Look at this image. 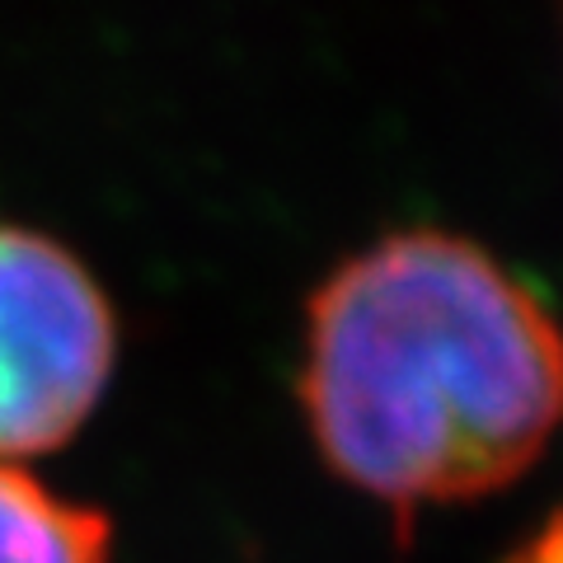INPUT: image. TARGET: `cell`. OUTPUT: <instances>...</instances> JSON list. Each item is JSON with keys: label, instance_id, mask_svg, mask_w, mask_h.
I'll return each mask as SVG.
<instances>
[{"label": "cell", "instance_id": "1", "mask_svg": "<svg viewBox=\"0 0 563 563\" xmlns=\"http://www.w3.org/2000/svg\"><path fill=\"white\" fill-rule=\"evenodd\" d=\"M301 409L324 465L399 517L484 498L563 428V324L474 240L385 235L310 296Z\"/></svg>", "mask_w": 563, "mask_h": 563}, {"label": "cell", "instance_id": "2", "mask_svg": "<svg viewBox=\"0 0 563 563\" xmlns=\"http://www.w3.org/2000/svg\"><path fill=\"white\" fill-rule=\"evenodd\" d=\"M118 324L57 240L0 225V465L70 442L109 390Z\"/></svg>", "mask_w": 563, "mask_h": 563}, {"label": "cell", "instance_id": "3", "mask_svg": "<svg viewBox=\"0 0 563 563\" xmlns=\"http://www.w3.org/2000/svg\"><path fill=\"white\" fill-rule=\"evenodd\" d=\"M113 526L20 465H0V563H109Z\"/></svg>", "mask_w": 563, "mask_h": 563}]
</instances>
